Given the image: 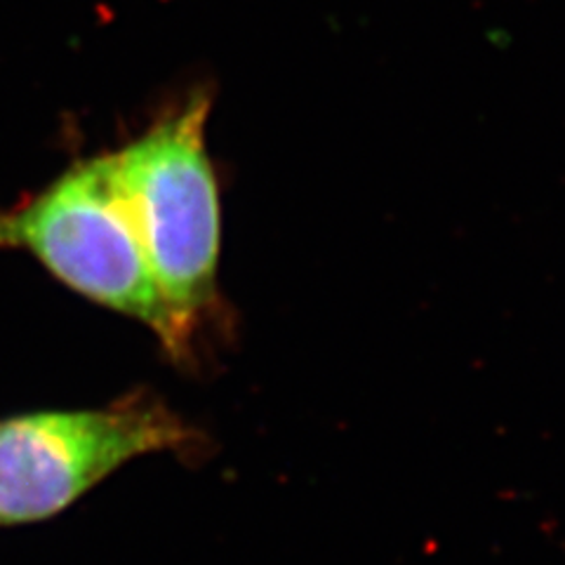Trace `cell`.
Masks as SVG:
<instances>
[{"label": "cell", "mask_w": 565, "mask_h": 565, "mask_svg": "<svg viewBox=\"0 0 565 565\" xmlns=\"http://www.w3.org/2000/svg\"><path fill=\"white\" fill-rule=\"evenodd\" d=\"M212 95L191 93L149 130L109 153L116 189L186 342L217 302L222 205L205 128Z\"/></svg>", "instance_id": "1"}, {"label": "cell", "mask_w": 565, "mask_h": 565, "mask_svg": "<svg viewBox=\"0 0 565 565\" xmlns=\"http://www.w3.org/2000/svg\"><path fill=\"white\" fill-rule=\"evenodd\" d=\"M0 247L31 253L71 290L145 323L172 361L191 363L193 347L156 286L109 153L71 166L31 201L0 210Z\"/></svg>", "instance_id": "2"}, {"label": "cell", "mask_w": 565, "mask_h": 565, "mask_svg": "<svg viewBox=\"0 0 565 565\" xmlns=\"http://www.w3.org/2000/svg\"><path fill=\"white\" fill-rule=\"evenodd\" d=\"M205 455V436L147 392L93 411L0 419V525L45 521L137 457Z\"/></svg>", "instance_id": "3"}]
</instances>
